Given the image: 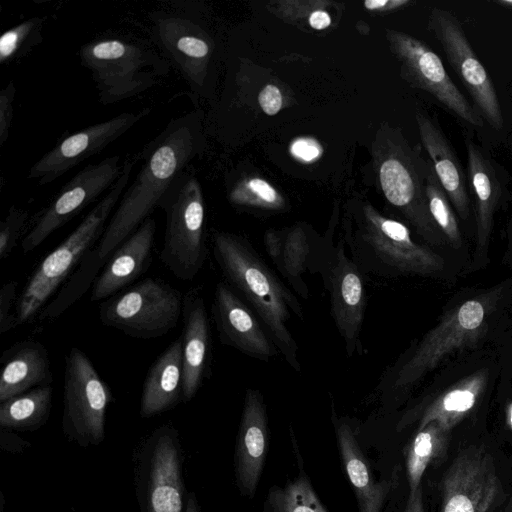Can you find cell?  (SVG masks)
<instances>
[{
    "label": "cell",
    "instance_id": "6da1fadb",
    "mask_svg": "<svg viewBox=\"0 0 512 512\" xmlns=\"http://www.w3.org/2000/svg\"><path fill=\"white\" fill-rule=\"evenodd\" d=\"M201 113L172 118L136 155L142 165L122 194L95 250L105 261L158 208L171 184L203 152Z\"/></svg>",
    "mask_w": 512,
    "mask_h": 512
},
{
    "label": "cell",
    "instance_id": "7a4b0ae2",
    "mask_svg": "<svg viewBox=\"0 0 512 512\" xmlns=\"http://www.w3.org/2000/svg\"><path fill=\"white\" fill-rule=\"evenodd\" d=\"M213 251L228 282L251 304L287 362L300 371L298 346L287 326L291 312L302 318L297 298L237 235L215 233Z\"/></svg>",
    "mask_w": 512,
    "mask_h": 512
},
{
    "label": "cell",
    "instance_id": "3957f363",
    "mask_svg": "<svg viewBox=\"0 0 512 512\" xmlns=\"http://www.w3.org/2000/svg\"><path fill=\"white\" fill-rule=\"evenodd\" d=\"M102 105L138 96L168 75L170 63L141 39L120 34L96 37L79 48Z\"/></svg>",
    "mask_w": 512,
    "mask_h": 512
},
{
    "label": "cell",
    "instance_id": "277c9868",
    "mask_svg": "<svg viewBox=\"0 0 512 512\" xmlns=\"http://www.w3.org/2000/svg\"><path fill=\"white\" fill-rule=\"evenodd\" d=\"M374 168L385 199L428 242L442 245L445 237L428 207L426 183L433 170L420 152L411 147L399 130L385 126L372 146Z\"/></svg>",
    "mask_w": 512,
    "mask_h": 512
},
{
    "label": "cell",
    "instance_id": "5b68a950",
    "mask_svg": "<svg viewBox=\"0 0 512 512\" xmlns=\"http://www.w3.org/2000/svg\"><path fill=\"white\" fill-rule=\"evenodd\" d=\"M136 156L126 157L122 173L111 189L96 203L73 232L37 266L16 305L18 324L29 321L73 273L84 256L100 240L107 223L124 193Z\"/></svg>",
    "mask_w": 512,
    "mask_h": 512
},
{
    "label": "cell",
    "instance_id": "8992f818",
    "mask_svg": "<svg viewBox=\"0 0 512 512\" xmlns=\"http://www.w3.org/2000/svg\"><path fill=\"white\" fill-rule=\"evenodd\" d=\"M152 42L181 74L191 92L205 97L211 90L215 40L197 16L192 2L171 1L149 15Z\"/></svg>",
    "mask_w": 512,
    "mask_h": 512
},
{
    "label": "cell",
    "instance_id": "52a82bcc",
    "mask_svg": "<svg viewBox=\"0 0 512 512\" xmlns=\"http://www.w3.org/2000/svg\"><path fill=\"white\" fill-rule=\"evenodd\" d=\"M158 208L165 213L160 260L176 278L192 280L206 259L205 201L192 167L171 184Z\"/></svg>",
    "mask_w": 512,
    "mask_h": 512
},
{
    "label": "cell",
    "instance_id": "ba28073f",
    "mask_svg": "<svg viewBox=\"0 0 512 512\" xmlns=\"http://www.w3.org/2000/svg\"><path fill=\"white\" fill-rule=\"evenodd\" d=\"M180 292L159 278H145L123 293L103 301V325L138 339H153L170 332L182 314Z\"/></svg>",
    "mask_w": 512,
    "mask_h": 512
},
{
    "label": "cell",
    "instance_id": "9c48e42d",
    "mask_svg": "<svg viewBox=\"0 0 512 512\" xmlns=\"http://www.w3.org/2000/svg\"><path fill=\"white\" fill-rule=\"evenodd\" d=\"M112 393L88 356L73 347L65 357L62 430L82 447L100 444Z\"/></svg>",
    "mask_w": 512,
    "mask_h": 512
},
{
    "label": "cell",
    "instance_id": "30bf717a",
    "mask_svg": "<svg viewBox=\"0 0 512 512\" xmlns=\"http://www.w3.org/2000/svg\"><path fill=\"white\" fill-rule=\"evenodd\" d=\"M490 312L489 299L482 297L469 299L447 312L400 367L392 388H408L452 352L473 345L483 335Z\"/></svg>",
    "mask_w": 512,
    "mask_h": 512
},
{
    "label": "cell",
    "instance_id": "8fae6325",
    "mask_svg": "<svg viewBox=\"0 0 512 512\" xmlns=\"http://www.w3.org/2000/svg\"><path fill=\"white\" fill-rule=\"evenodd\" d=\"M428 28L441 45L448 64L473 99L477 112L491 127L501 130L504 118L495 86L457 16L451 11L433 7L428 16Z\"/></svg>",
    "mask_w": 512,
    "mask_h": 512
},
{
    "label": "cell",
    "instance_id": "7c38bea8",
    "mask_svg": "<svg viewBox=\"0 0 512 512\" xmlns=\"http://www.w3.org/2000/svg\"><path fill=\"white\" fill-rule=\"evenodd\" d=\"M120 161L119 155L106 157L85 166L66 182L24 235L21 241L23 252L35 250L53 232L106 194L122 173Z\"/></svg>",
    "mask_w": 512,
    "mask_h": 512
},
{
    "label": "cell",
    "instance_id": "4fadbf2b",
    "mask_svg": "<svg viewBox=\"0 0 512 512\" xmlns=\"http://www.w3.org/2000/svg\"><path fill=\"white\" fill-rule=\"evenodd\" d=\"M390 50L401 66L402 76L414 87L429 93L462 121L483 127L484 120L449 76L440 57L422 40L405 32L386 29Z\"/></svg>",
    "mask_w": 512,
    "mask_h": 512
},
{
    "label": "cell",
    "instance_id": "5bb4252c",
    "mask_svg": "<svg viewBox=\"0 0 512 512\" xmlns=\"http://www.w3.org/2000/svg\"><path fill=\"white\" fill-rule=\"evenodd\" d=\"M440 512H489L500 495L491 454L482 446L462 449L441 479Z\"/></svg>",
    "mask_w": 512,
    "mask_h": 512
},
{
    "label": "cell",
    "instance_id": "9a60e30c",
    "mask_svg": "<svg viewBox=\"0 0 512 512\" xmlns=\"http://www.w3.org/2000/svg\"><path fill=\"white\" fill-rule=\"evenodd\" d=\"M359 234L373 256L394 270L432 275L444 268V259L414 242L406 225L382 215L371 204L361 209Z\"/></svg>",
    "mask_w": 512,
    "mask_h": 512
},
{
    "label": "cell",
    "instance_id": "2e32d148",
    "mask_svg": "<svg viewBox=\"0 0 512 512\" xmlns=\"http://www.w3.org/2000/svg\"><path fill=\"white\" fill-rule=\"evenodd\" d=\"M150 112V107L126 111L63 136L30 167L27 177L36 180L39 185L52 183L83 161L99 154Z\"/></svg>",
    "mask_w": 512,
    "mask_h": 512
},
{
    "label": "cell",
    "instance_id": "e0dca14e",
    "mask_svg": "<svg viewBox=\"0 0 512 512\" xmlns=\"http://www.w3.org/2000/svg\"><path fill=\"white\" fill-rule=\"evenodd\" d=\"M269 450V426L263 397L248 389L236 439L234 473L240 493L253 498L261 479Z\"/></svg>",
    "mask_w": 512,
    "mask_h": 512
},
{
    "label": "cell",
    "instance_id": "ac0fdd59",
    "mask_svg": "<svg viewBox=\"0 0 512 512\" xmlns=\"http://www.w3.org/2000/svg\"><path fill=\"white\" fill-rule=\"evenodd\" d=\"M148 458L145 512H185L184 485L176 432L155 431Z\"/></svg>",
    "mask_w": 512,
    "mask_h": 512
},
{
    "label": "cell",
    "instance_id": "d6986e66",
    "mask_svg": "<svg viewBox=\"0 0 512 512\" xmlns=\"http://www.w3.org/2000/svg\"><path fill=\"white\" fill-rule=\"evenodd\" d=\"M155 234L156 222L150 216L113 251L92 286L91 301L110 298L146 272L152 261Z\"/></svg>",
    "mask_w": 512,
    "mask_h": 512
},
{
    "label": "cell",
    "instance_id": "ffe728a7",
    "mask_svg": "<svg viewBox=\"0 0 512 512\" xmlns=\"http://www.w3.org/2000/svg\"><path fill=\"white\" fill-rule=\"evenodd\" d=\"M212 310L223 343L263 360L275 355V346L257 318L223 282L216 286Z\"/></svg>",
    "mask_w": 512,
    "mask_h": 512
},
{
    "label": "cell",
    "instance_id": "44dd1931",
    "mask_svg": "<svg viewBox=\"0 0 512 512\" xmlns=\"http://www.w3.org/2000/svg\"><path fill=\"white\" fill-rule=\"evenodd\" d=\"M331 310L338 331L351 356L359 345L365 311L364 284L357 266L339 246L330 268Z\"/></svg>",
    "mask_w": 512,
    "mask_h": 512
},
{
    "label": "cell",
    "instance_id": "7402d4cb",
    "mask_svg": "<svg viewBox=\"0 0 512 512\" xmlns=\"http://www.w3.org/2000/svg\"><path fill=\"white\" fill-rule=\"evenodd\" d=\"M334 427L339 455L354 490L359 512H382L388 497L396 487L398 467L389 479L376 481L351 426L334 419Z\"/></svg>",
    "mask_w": 512,
    "mask_h": 512
},
{
    "label": "cell",
    "instance_id": "603a6c76",
    "mask_svg": "<svg viewBox=\"0 0 512 512\" xmlns=\"http://www.w3.org/2000/svg\"><path fill=\"white\" fill-rule=\"evenodd\" d=\"M182 314V399L190 401L202 385L210 349L207 311L198 291L191 290L184 296Z\"/></svg>",
    "mask_w": 512,
    "mask_h": 512
},
{
    "label": "cell",
    "instance_id": "cb8c5ba5",
    "mask_svg": "<svg viewBox=\"0 0 512 512\" xmlns=\"http://www.w3.org/2000/svg\"><path fill=\"white\" fill-rule=\"evenodd\" d=\"M416 123L434 173L453 207L462 219L469 215L467 180L463 168L446 135L431 117L416 112Z\"/></svg>",
    "mask_w": 512,
    "mask_h": 512
},
{
    "label": "cell",
    "instance_id": "d4e9b609",
    "mask_svg": "<svg viewBox=\"0 0 512 512\" xmlns=\"http://www.w3.org/2000/svg\"><path fill=\"white\" fill-rule=\"evenodd\" d=\"M487 382V372L476 371L449 387L421 408L405 415L398 430L417 421V430L437 422L452 431L476 406Z\"/></svg>",
    "mask_w": 512,
    "mask_h": 512
},
{
    "label": "cell",
    "instance_id": "484cf974",
    "mask_svg": "<svg viewBox=\"0 0 512 512\" xmlns=\"http://www.w3.org/2000/svg\"><path fill=\"white\" fill-rule=\"evenodd\" d=\"M0 362V402L53 380L48 350L38 341L15 343L2 353Z\"/></svg>",
    "mask_w": 512,
    "mask_h": 512
},
{
    "label": "cell",
    "instance_id": "4316f807",
    "mask_svg": "<svg viewBox=\"0 0 512 512\" xmlns=\"http://www.w3.org/2000/svg\"><path fill=\"white\" fill-rule=\"evenodd\" d=\"M264 245L279 273L295 292L308 298V287L303 275L313 267L316 245L302 225L288 229L266 231Z\"/></svg>",
    "mask_w": 512,
    "mask_h": 512
},
{
    "label": "cell",
    "instance_id": "83f0119b",
    "mask_svg": "<svg viewBox=\"0 0 512 512\" xmlns=\"http://www.w3.org/2000/svg\"><path fill=\"white\" fill-rule=\"evenodd\" d=\"M182 385L180 336L150 366L142 386L140 415L149 418L173 408L182 398Z\"/></svg>",
    "mask_w": 512,
    "mask_h": 512
},
{
    "label": "cell",
    "instance_id": "f1b7e54d",
    "mask_svg": "<svg viewBox=\"0 0 512 512\" xmlns=\"http://www.w3.org/2000/svg\"><path fill=\"white\" fill-rule=\"evenodd\" d=\"M465 146L467 177L474 200L477 247L479 250L489 242L501 188L494 167L484 155L482 149L470 137L466 138Z\"/></svg>",
    "mask_w": 512,
    "mask_h": 512
},
{
    "label": "cell",
    "instance_id": "f546056e",
    "mask_svg": "<svg viewBox=\"0 0 512 512\" xmlns=\"http://www.w3.org/2000/svg\"><path fill=\"white\" fill-rule=\"evenodd\" d=\"M451 431L437 422H430L415 435L404 448V460L409 492L421 486L427 468L441 462L449 448Z\"/></svg>",
    "mask_w": 512,
    "mask_h": 512
},
{
    "label": "cell",
    "instance_id": "4dcf8cb0",
    "mask_svg": "<svg viewBox=\"0 0 512 512\" xmlns=\"http://www.w3.org/2000/svg\"><path fill=\"white\" fill-rule=\"evenodd\" d=\"M51 406V384L38 386L1 402L0 425L18 430L37 429L48 420Z\"/></svg>",
    "mask_w": 512,
    "mask_h": 512
},
{
    "label": "cell",
    "instance_id": "1f68e13d",
    "mask_svg": "<svg viewBox=\"0 0 512 512\" xmlns=\"http://www.w3.org/2000/svg\"><path fill=\"white\" fill-rule=\"evenodd\" d=\"M104 262L99 258L95 248L91 249L65 280V285L56 297L40 313L39 320H53L75 303L90 286H93Z\"/></svg>",
    "mask_w": 512,
    "mask_h": 512
},
{
    "label": "cell",
    "instance_id": "d6a6232c",
    "mask_svg": "<svg viewBox=\"0 0 512 512\" xmlns=\"http://www.w3.org/2000/svg\"><path fill=\"white\" fill-rule=\"evenodd\" d=\"M264 512H326L306 475L284 487L274 486L267 494Z\"/></svg>",
    "mask_w": 512,
    "mask_h": 512
},
{
    "label": "cell",
    "instance_id": "836d02e7",
    "mask_svg": "<svg viewBox=\"0 0 512 512\" xmlns=\"http://www.w3.org/2000/svg\"><path fill=\"white\" fill-rule=\"evenodd\" d=\"M46 19V16H34L4 31L0 36V64L9 65L39 45Z\"/></svg>",
    "mask_w": 512,
    "mask_h": 512
},
{
    "label": "cell",
    "instance_id": "e575fe53",
    "mask_svg": "<svg viewBox=\"0 0 512 512\" xmlns=\"http://www.w3.org/2000/svg\"><path fill=\"white\" fill-rule=\"evenodd\" d=\"M228 199L236 206L265 210H282L286 205L278 190L260 177H243L235 182L228 192Z\"/></svg>",
    "mask_w": 512,
    "mask_h": 512
},
{
    "label": "cell",
    "instance_id": "d590c367",
    "mask_svg": "<svg viewBox=\"0 0 512 512\" xmlns=\"http://www.w3.org/2000/svg\"><path fill=\"white\" fill-rule=\"evenodd\" d=\"M426 196L430 214L445 237V239L454 247L461 246V233L457 218L451 207V202L441 187L434 170L427 178Z\"/></svg>",
    "mask_w": 512,
    "mask_h": 512
},
{
    "label": "cell",
    "instance_id": "8d00e7d4",
    "mask_svg": "<svg viewBox=\"0 0 512 512\" xmlns=\"http://www.w3.org/2000/svg\"><path fill=\"white\" fill-rule=\"evenodd\" d=\"M28 218V212L11 206L0 223V259L4 261L13 252L22 234Z\"/></svg>",
    "mask_w": 512,
    "mask_h": 512
},
{
    "label": "cell",
    "instance_id": "74e56055",
    "mask_svg": "<svg viewBox=\"0 0 512 512\" xmlns=\"http://www.w3.org/2000/svg\"><path fill=\"white\" fill-rule=\"evenodd\" d=\"M17 283L9 281L5 283L0 290V333L4 334L16 325L18 319L16 314L12 312L16 306Z\"/></svg>",
    "mask_w": 512,
    "mask_h": 512
},
{
    "label": "cell",
    "instance_id": "f35d334b",
    "mask_svg": "<svg viewBox=\"0 0 512 512\" xmlns=\"http://www.w3.org/2000/svg\"><path fill=\"white\" fill-rule=\"evenodd\" d=\"M15 95L16 87L13 81H9L0 91V146H3L9 137Z\"/></svg>",
    "mask_w": 512,
    "mask_h": 512
},
{
    "label": "cell",
    "instance_id": "ab89813d",
    "mask_svg": "<svg viewBox=\"0 0 512 512\" xmlns=\"http://www.w3.org/2000/svg\"><path fill=\"white\" fill-rule=\"evenodd\" d=\"M258 102L266 115H276L283 105L282 93L276 85L268 84L259 93Z\"/></svg>",
    "mask_w": 512,
    "mask_h": 512
},
{
    "label": "cell",
    "instance_id": "60d3db41",
    "mask_svg": "<svg viewBox=\"0 0 512 512\" xmlns=\"http://www.w3.org/2000/svg\"><path fill=\"white\" fill-rule=\"evenodd\" d=\"M292 155L296 158L310 162L317 159L321 155V147L318 142L311 138H298L290 147Z\"/></svg>",
    "mask_w": 512,
    "mask_h": 512
},
{
    "label": "cell",
    "instance_id": "b9f144b4",
    "mask_svg": "<svg viewBox=\"0 0 512 512\" xmlns=\"http://www.w3.org/2000/svg\"><path fill=\"white\" fill-rule=\"evenodd\" d=\"M409 3V0H367L363 6L369 11L388 12L402 8Z\"/></svg>",
    "mask_w": 512,
    "mask_h": 512
},
{
    "label": "cell",
    "instance_id": "7bdbcfd3",
    "mask_svg": "<svg viewBox=\"0 0 512 512\" xmlns=\"http://www.w3.org/2000/svg\"><path fill=\"white\" fill-rule=\"evenodd\" d=\"M329 4L328 2H324L323 5L315 9L310 15L307 20V24L310 28L314 30H324L328 28L331 23L332 19L330 14L324 9V6Z\"/></svg>",
    "mask_w": 512,
    "mask_h": 512
},
{
    "label": "cell",
    "instance_id": "ee69618b",
    "mask_svg": "<svg viewBox=\"0 0 512 512\" xmlns=\"http://www.w3.org/2000/svg\"><path fill=\"white\" fill-rule=\"evenodd\" d=\"M403 512H425L423 502V490L420 486L416 491L409 492Z\"/></svg>",
    "mask_w": 512,
    "mask_h": 512
},
{
    "label": "cell",
    "instance_id": "f6af8a7d",
    "mask_svg": "<svg viewBox=\"0 0 512 512\" xmlns=\"http://www.w3.org/2000/svg\"><path fill=\"white\" fill-rule=\"evenodd\" d=\"M185 512H199L197 500L193 493L188 497Z\"/></svg>",
    "mask_w": 512,
    "mask_h": 512
},
{
    "label": "cell",
    "instance_id": "bcb514c9",
    "mask_svg": "<svg viewBox=\"0 0 512 512\" xmlns=\"http://www.w3.org/2000/svg\"><path fill=\"white\" fill-rule=\"evenodd\" d=\"M505 419H506V424L512 433V401L506 407Z\"/></svg>",
    "mask_w": 512,
    "mask_h": 512
},
{
    "label": "cell",
    "instance_id": "7dc6e473",
    "mask_svg": "<svg viewBox=\"0 0 512 512\" xmlns=\"http://www.w3.org/2000/svg\"><path fill=\"white\" fill-rule=\"evenodd\" d=\"M495 4L505 8L512 10V0H497Z\"/></svg>",
    "mask_w": 512,
    "mask_h": 512
},
{
    "label": "cell",
    "instance_id": "c3c4849f",
    "mask_svg": "<svg viewBox=\"0 0 512 512\" xmlns=\"http://www.w3.org/2000/svg\"><path fill=\"white\" fill-rule=\"evenodd\" d=\"M502 512H512V498L510 499V501L508 502V504L506 505L505 509Z\"/></svg>",
    "mask_w": 512,
    "mask_h": 512
}]
</instances>
